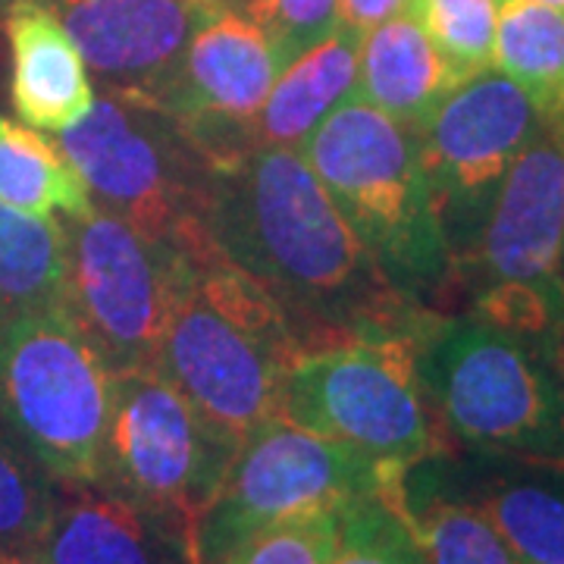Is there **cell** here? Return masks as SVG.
Returning a JSON list of instances; mask_svg holds the SVG:
<instances>
[{"label":"cell","instance_id":"cell-23","mask_svg":"<svg viewBox=\"0 0 564 564\" xmlns=\"http://www.w3.org/2000/svg\"><path fill=\"white\" fill-rule=\"evenodd\" d=\"M0 202L39 217H82L95 204L57 141L0 117Z\"/></svg>","mask_w":564,"mask_h":564},{"label":"cell","instance_id":"cell-32","mask_svg":"<svg viewBox=\"0 0 564 564\" xmlns=\"http://www.w3.org/2000/svg\"><path fill=\"white\" fill-rule=\"evenodd\" d=\"M540 3H549V7H562L564 10V0H540Z\"/></svg>","mask_w":564,"mask_h":564},{"label":"cell","instance_id":"cell-1","mask_svg":"<svg viewBox=\"0 0 564 564\" xmlns=\"http://www.w3.org/2000/svg\"><path fill=\"white\" fill-rule=\"evenodd\" d=\"M207 236L280 304L302 351L408 333L430 311L386 276L299 148L214 166Z\"/></svg>","mask_w":564,"mask_h":564},{"label":"cell","instance_id":"cell-3","mask_svg":"<svg viewBox=\"0 0 564 564\" xmlns=\"http://www.w3.org/2000/svg\"><path fill=\"white\" fill-rule=\"evenodd\" d=\"M302 355L280 304L245 270L214 254L192 261L158 370L239 445L280 417L285 373Z\"/></svg>","mask_w":564,"mask_h":564},{"label":"cell","instance_id":"cell-18","mask_svg":"<svg viewBox=\"0 0 564 564\" xmlns=\"http://www.w3.org/2000/svg\"><path fill=\"white\" fill-rule=\"evenodd\" d=\"M358 32L336 25L323 41L289 63L270 88L258 117L248 122V151L254 148H302L339 104L358 91Z\"/></svg>","mask_w":564,"mask_h":564},{"label":"cell","instance_id":"cell-29","mask_svg":"<svg viewBox=\"0 0 564 564\" xmlns=\"http://www.w3.org/2000/svg\"><path fill=\"white\" fill-rule=\"evenodd\" d=\"M408 3L411 0H339V25L367 35L386 20L408 13Z\"/></svg>","mask_w":564,"mask_h":564},{"label":"cell","instance_id":"cell-6","mask_svg":"<svg viewBox=\"0 0 564 564\" xmlns=\"http://www.w3.org/2000/svg\"><path fill=\"white\" fill-rule=\"evenodd\" d=\"M467 314L543 345L564 321V120L543 122L452 267Z\"/></svg>","mask_w":564,"mask_h":564},{"label":"cell","instance_id":"cell-31","mask_svg":"<svg viewBox=\"0 0 564 564\" xmlns=\"http://www.w3.org/2000/svg\"><path fill=\"white\" fill-rule=\"evenodd\" d=\"M0 564H47L35 549H7L0 545Z\"/></svg>","mask_w":564,"mask_h":564},{"label":"cell","instance_id":"cell-33","mask_svg":"<svg viewBox=\"0 0 564 564\" xmlns=\"http://www.w3.org/2000/svg\"><path fill=\"white\" fill-rule=\"evenodd\" d=\"M3 7H7V0H0V13H3Z\"/></svg>","mask_w":564,"mask_h":564},{"label":"cell","instance_id":"cell-27","mask_svg":"<svg viewBox=\"0 0 564 564\" xmlns=\"http://www.w3.org/2000/svg\"><path fill=\"white\" fill-rule=\"evenodd\" d=\"M251 22L273 44L282 66L302 57L339 25V0H210Z\"/></svg>","mask_w":564,"mask_h":564},{"label":"cell","instance_id":"cell-28","mask_svg":"<svg viewBox=\"0 0 564 564\" xmlns=\"http://www.w3.org/2000/svg\"><path fill=\"white\" fill-rule=\"evenodd\" d=\"M339 536V508H321L263 527L220 564H326Z\"/></svg>","mask_w":564,"mask_h":564},{"label":"cell","instance_id":"cell-21","mask_svg":"<svg viewBox=\"0 0 564 564\" xmlns=\"http://www.w3.org/2000/svg\"><path fill=\"white\" fill-rule=\"evenodd\" d=\"M492 69L514 82L545 122L564 120V10L499 0Z\"/></svg>","mask_w":564,"mask_h":564},{"label":"cell","instance_id":"cell-14","mask_svg":"<svg viewBox=\"0 0 564 564\" xmlns=\"http://www.w3.org/2000/svg\"><path fill=\"white\" fill-rule=\"evenodd\" d=\"M101 91L161 104L210 0H41Z\"/></svg>","mask_w":564,"mask_h":564},{"label":"cell","instance_id":"cell-12","mask_svg":"<svg viewBox=\"0 0 564 564\" xmlns=\"http://www.w3.org/2000/svg\"><path fill=\"white\" fill-rule=\"evenodd\" d=\"M543 122L524 91L489 66L458 82L414 129L452 267L474 245L499 185Z\"/></svg>","mask_w":564,"mask_h":564},{"label":"cell","instance_id":"cell-15","mask_svg":"<svg viewBox=\"0 0 564 564\" xmlns=\"http://www.w3.org/2000/svg\"><path fill=\"white\" fill-rule=\"evenodd\" d=\"M436 477L470 502L521 564H564V462L458 452L430 455Z\"/></svg>","mask_w":564,"mask_h":564},{"label":"cell","instance_id":"cell-9","mask_svg":"<svg viewBox=\"0 0 564 564\" xmlns=\"http://www.w3.org/2000/svg\"><path fill=\"white\" fill-rule=\"evenodd\" d=\"M61 220L66 226L63 311L98 348L110 373L158 367L192 261L98 207Z\"/></svg>","mask_w":564,"mask_h":564},{"label":"cell","instance_id":"cell-2","mask_svg":"<svg viewBox=\"0 0 564 564\" xmlns=\"http://www.w3.org/2000/svg\"><path fill=\"white\" fill-rule=\"evenodd\" d=\"M299 151L386 276L408 299L436 311L452 289V254L423 173L417 132L351 98Z\"/></svg>","mask_w":564,"mask_h":564},{"label":"cell","instance_id":"cell-26","mask_svg":"<svg viewBox=\"0 0 564 564\" xmlns=\"http://www.w3.org/2000/svg\"><path fill=\"white\" fill-rule=\"evenodd\" d=\"M326 564H423L411 530L380 492L339 508V536Z\"/></svg>","mask_w":564,"mask_h":564},{"label":"cell","instance_id":"cell-24","mask_svg":"<svg viewBox=\"0 0 564 564\" xmlns=\"http://www.w3.org/2000/svg\"><path fill=\"white\" fill-rule=\"evenodd\" d=\"M57 502V484L0 423V545L39 549Z\"/></svg>","mask_w":564,"mask_h":564},{"label":"cell","instance_id":"cell-17","mask_svg":"<svg viewBox=\"0 0 564 564\" xmlns=\"http://www.w3.org/2000/svg\"><path fill=\"white\" fill-rule=\"evenodd\" d=\"M3 29L13 57L10 98L17 117L35 132L61 135L95 104L79 47L41 0H7Z\"/></svg>","mask_w":564,"mask_h":564},{"label":"cell","instance_id":"cell-11","mask_svg":"<svg viewBox=\"0 0 564 564\" xmlns=\"http://www.w3.org/2000/svg\"><path fill=\"white\" fill-rule=\"evenodd\" d=\"M236 448L158 367L113 373L101 486L195 527L214 502Z\"/></svg>","mask_w":564,"mask_h":564},{"label":"cell","instance_id":"cell-4","mask_svg":"<svg viewBox=\"0 0 564 564\" xmlns=\"http://www.w3.org/2000/svg\"><path fill=\"white\" fill-rule=\"evenodd\" d=\"M417 377L445 448L564 462L562 380L533 339L467 311H430Z\"/></svg>","mask_w":564,"mask_h":564},{"label":"cell","instance_id":"cell-25","mask_svg":"<svg viewBox=\"0 0 564 564\" xmlns=\"http://www.w3.org/2000/svg\"><path fill=\"white\" fill-rule=\"evenodd\" d=\"M408 13L462 79L492 66L499 0H411Z\"/></svg>","mask_w":564,"mask_h":564},{"label":"cell","instance_id":"cell-5","mask_svg":"<svg viewBox=\"0 0 564 564\" xmlns=\"http://www.w3.org/2000/svg\"><path fill=\"white\" fill-rule=\"evenodd\" d=\"M54 141L98 210L173 245L188 261L220 254L207 236L214 163L161 104L101 91Z\"/></svg>","mask_w":564,"mask_h":564},{"label":"cell","instance_id":"cell-10","mask_svg":"<svg viewBox=\"0 0 564 564\" xmlns=\"http://www.w3.org/2000/svg\"><path fill=\"white\" fill-rule=\"evenodd\" d=\"M395 474L404 470L380 467L361 452L282 417L261 423L239 443L214 502L195 524V558L220 564L263 527L321 508H343L367 492H380Z\"/></svg>","mask_w":564,"mask_h":564},{"label":"cell","instance_id":"cell-30","mask_svg":"<svg viewBox=\"0 0 564 564\" xmlns=\"http://www.w3.org/2000/svg\"><path fill=\"white\" fill-rule=\"evenodd\" d=\"M540 348L545 351L549 364L555 367V373H558V380H562V389H564V321L558 323L549 336H545Z\"/></svg>","mask_w":564,"mask_h":564},{"label":"cell","instance_id":"cell-7","mask_svg":"<svg viewBox=\"0 0 564 564\" xmlns=\"http://www.w3.org/2000/svg\"><path fill=\"white\" fill-rule=\"evenodd\" d=\"M110 380L63 307L0 317V423L57 486H101Z\"/></svg>","mask_w":564,"mask_h":564},{"label":"cell","instance_id":"cell-22","mask_svg":"<svg viewBox=\"0 0 564 564\" xmlns=\"http://www.w3.org/2000/svg\"><path fill=\"white\" fill-rule=\"evenodd\" d=\"M66 226L0 202V317L63 307Z\"/></svg>","mask_w":564,"mask_h":564},{"label":"cell","instance_id":"cell-16","mask_svg":"<svg viewBox=\"0 0 564 564\" xmlns=\"http://www.w3.org/2000/svg\"><path fill=\"white\" fill-rule=\"evenodd\" d=\"M35 552L47 564H198L185 518L110 486H57Z\"/></svg>","mask_w":564,"mask_h":564},{"label":"cell","instance_id":"cell-8","mask_svg":"<svg viewBox=\"0 0 564 564\" xmlns=\"http://www.w3.org/2000/svg\"><path fill=\"white\" fill-rule=\"evenodd\" d=\"M417 329L304 351L285 373L280 417L395 470L448 452L423 399Z\"/></svg>","mask_w":564,"mask_h":564},{"label":"cell","instance_id":"cell-13","mask_svg":"<svg viewBox=\"0 0 564 564\" xmlns=\"http://www.w3.org/2000/svg\"><path fill=\"white\" fill-rule=\"evenodd\" d=\"M282 69L273 44L251 22L210 3L161 107L185 126L207 161L226 166L248 154V122Z\"/></svg>","mask_w":564,"mask_h":564},{"label":"cell","instance_id":"cell-20","mask_svg":"<svg viewBox=\"0 0 564 564\" xmlns=\"http://www.w3.org/2000/svg\"><path fill=\"white\" fill-rule=\"evenodd\" d=\"M380 496L402 514L423 564H521L484 514L443 486L430 458L386 480Z\"/></svg>","mask_w":564,"mask_h":564},{"label":"cell","instance_id":"cell-19","mask_svg":"<svg viewBox=\"0 0 564 564\" xmlns=\"http://www.w3.org/2000/svg\"><path fill=\"white\" fill-rule=\"evenodd\" d=\"M458 82L455 66L411 13L386 20L361 39L355 98L408 129H417Z\"/></svg>","mask_w":564,"mask_h":564}]
</instances>
